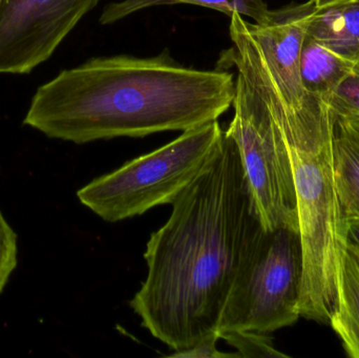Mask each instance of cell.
Returning a JSON list of instances; mask_svg holds the SVG:
<instances>
[{
  "mask_svg": "<svg viewBox=\"0 0 359 358\" xmlns=\"http://www.w3.org/2000/svg\"><path fill=\"white\" fill-rule=\"evenodd\" d=\"M233 74L149 58H93L38 88L23 123L76 144L184 130L219 119L236 94Z\"/></svg>",
  "mask_w": 359,
  "mask_h": 358,
  "instance_id": "7a4b0ae2",
  "label": "cell"
},
{
  "mask_svg": "<svg viewBox=\"0 0 359 358\" xmlns=\"http://www.w3.org/2000/svg\"><path fill=\"white\" fill-rule=\"evenodd\" d=\"M101 0H0V74H29L48 60Z\"/></svg>",
  "mask_w": 359,
  "mask_h": 358,
  "instance_id": "ba28073f",
  "label": "cell"
},
{
  "mask_svg": "<svg viewBox=\"0 0 359 358\" xmlns=\"http://www.w3.org/2000/svg\"><path fill=\"white\" fill-rule=\"evenodd\" d=\"M350 247H351V246H350ZM351 248H352V249H353V250H354V252H356V254H358V256H359V250L355 249V248H353V247H351Z\"/></svg>",
  "mask_w": 359,
  "mask_h": 358,
  "instance_id": "44dd1931",
  "label": "cell"
},
{
  "mask_svg": "<svg viewBox=\"0 0 359 358\" xmlns=\"http://www.w3.org/2000/svg\"><path fill=\"white\" fill-rule=\"evenodd\" d=\"M217 120L184 130L172 142L140 156L79 189L78 199L107 222L170 204L208 167L223 147Z\"/></svg>",
  "mask_w": 359,
  "mask_h": 358,
  "instance_id": "5b68a950",
  "label": "cell"
},
{
  "mask_svg": "<svg viewBox=\"0 0 359 358\" xmlns=\"http://www.w3.org/2000/svg\"><path fill=\"white\" fill-rule=\"evenodd\" d=\"M348 245L359 250V218L348 219Z\"/></svg>",
  "mask_w": 359,
  "mask_h": 358,
  "instance_id": "ac0fdd59",
  "label": "cell"
},
{
  "mask_svg": "<svg viewBox=\"0 0 359 358\" xmlns=\"http://www.w3.org/2000/svg\"><path fill=\"white\" fill-rule=\"evenodd\" d=\"M303 254L299 231L262 230L243 263L219 319L217 333H272L301 317Z\"/></svg>",
  "mask_w": 359,
  "mask_h": 358,
  "instance_id": "8992f818",
  "label": "cell"
},
{
  "mask_svg": "<svg viewBox=\"0 0 359 358\" xmlns=\"http://www.w3.org/2000/svg\"><path fill=\"white\" fill-rule=\"evenodd\" d=\"M240 357H288L273 346L267 333L255 331H226L219 334Z\"/></svg>",
  "mask_w": 359,
  "mask_h": 358,
  "instance_id": "5bb4252c",
  "label": "cell"
},
{
  "mask_svg": "<svg viewBox=\"0 0 359 358\" xmlns=\"http://www.w3.org/2000/svg\"><path fill=\"white\" fill-rule=\"evenodd\" d=\"M219 340V334H213L204 340H200L196 344L184 349V350L175 351L170 357L181 358H223V357H240L238 353H222L217 350V343Z\"/></svg>",
  "mask_w": 359,
  "mask_h": 358,
  "instance_id": "e0dca14e",
  "label": "cell"
},
{
  "mask_svg": "<svg viewBox=\"0 0 359 358\" xmlns=\"http://www.w3.org/2000/svg\"><path fill=\"white\" fill-rule=\"evenodd\" d=\"M335 182L346 219L359 218V142L337 118L333 138Z\"/></svg>",
  "mask_w": 359,
  "mask_h": 358,
  "instance_id": "4fadbf2b",
  "label": "cell"
},
{
  "mask_svg": "<svg viewBox=\"0 0 359 358\" xmlns=\"http://www.w3.org/2000/svg\"><path fill=\"white\" fill-rule=\"evenodd\" d=\"M147 242V280L130 305L174 351L217 333L230 290L263 230L238 147L226 136L208 167L177 198Z\"/></svg>",
  "mask_w": 359,
  "mask_h": 358,
  "instance_id": "6da1fadb",
  "label": "cell"
},
{
  "mask_svg": "<svg viewBox=\"0 0 359 358\" xmlns=\"http://www.w3.org/2000/svg\"><path fill=\"white\" fill-rule=\"evenodd\" d=\"M355 65L306 35L301 50V75L306 90L327 104Z\"/></svg>",
  "mask_w": 359,
  "mask_h": 358,
  "instance_id": "30bf717a",
  "label": "cell"
},
{
  "mask_svg": "<svg viewBox=\"0 0 359 358\" xmlns=\"http://www.w3.org/2000/svg\"><path fill=\"white\" fill-rule=\"evenodd\" d=\"M17 235L0 212V294L18 264Z\"/></svg>",
  "mask_w": 359,
  "mask_h": 358,
  "instance_id": "2e32d148",
  "label": "cell"
},
{
  "mask_svg": "<svg viewBox=\"0 0 359 358\" xmlns=\"http://www.w3.org/2000/svg\"><path fill=\"white\" fill-rule=\"evenodd\" d=\"M329 325L341 338L347 354L359 358V256L349 245L339 280L337 306Z\"/></svg>",
  "mask_w": 359,
  "mask_h": 358,
  "instance_id": "8fae6325",
  "label": "cell"
},
{
  "mask_svg": "<svg viewBox=\"0 0 359 358\" xmlns=\"http://www.w3.org/2000/svg\"><path fill=\"white\" fill-rule=\"evenodd\" d=\"M233 119L225 135L238 147L253 209L265 231H299L290 158L266 103L238 74Z\"/></svg>",
  "mask_w": 359,
  "mask_h": 358,
  "instance_id": "52a82bcc",
  "label": "cell"
},
{
  "mask_svg": "<svg viewBox=\"0 0 359 358\" xmlns=\"http://www.w3.org/2000/svg\"><path fill=\"white\" fill-rule=\"evenodd\" d=\"M318 8L332 6V4H341V2L351 1V0H316Z\"/></svg>",
  "mask_w": 359,
  "mask_h": 358,
  "instance_id": "ffe728a7",
  "label": "cell"
},
{
  "mask_svg": "<svg viewBox=\"0 0 359 358\" xmlns=\"http://www.w3.org/2000/svg\"><path fill=\"white\" fill-rule=\"evenodd\" d=\"M334 117L359 118V71L350 74L327 101Z\"/></svg>",
  "mask_w": 359,
  "mask_h": 358,
  "instance_id": "9a60e30c",
  "label": "cell"
},
{
  "mask_svg": "<svg viewBox=\"0 0 359 358\" xmlns=\"http://www.w3.org/2000/svg\"><path fill=\"white\" fill-rule=\"evenodd\" d=\"M337 119L344 124V126H345V128L351 132L352 136H353L359 142V118L348 117L337 118Z\"/></svg>",
  "mask_w": 359,
  "mask_h": 358,
  "instance_id": "d6986e66",
  "label": "cell"
},
{
  "mask_svg": "<svg viewBox=\"0 0 359 358\" xmlns=\"http://www.w3.org/2000/svg\"><path fill=\"white\" fill-rule=\"evenodd\" d=\"M306 35L359 69V0L318 8Z\"/></svg>",
  "mask_w": 359,
  "mask_h": 358,
  "instance_id": "9c48e42d",
  "label": "cell"
},
{
  "mask_svg": "<svg viewBox=\"0 0 359 358\" xmlns=\"http://www.w3.org/2000/svg\"><path fill=\"white\" fill-rule=\"evenodd\" d=\"M316 0L270 11L267 21L250 22L238 13L230 17L232 63L263 99L278 128L299 125L330 115L328 105L306 90L301 50Z\"/></svg>",
  "mask_w": 359,
  "mask_h": 358,
  "instance_id": "277c9868",
  "label": "cell"
},
{
  "mask_svg": "<svg viewBox=\"0 0 359 358\" xmlns=\"http://www.w3.org/2000/svg\"><path fill=\"white\" fill-rule=\"evenodd\" d=\"M355 71H359V69H355Z\"/></svg>",
  "mask_w": 359,
  "mask_h": 358,
  "instance_id": "7402d4cb",
  "label": "cell"
},
{
  "mask_svg": "<svg viewBox=\"0 0 359 358\" xmlns=\"http://www.w3.org/2000/svg\"><path fill=\"white\" fill-rule=\"evenodd\" d=\"M337 117L280 130L292 168L303 254L302 317L329 324L348 249V224L335 182Z\"/></svg>",
  "mask_w": 359,
  "mask_h": 358,
  "instance_id": "3957f363",
  "label": "cell"
},
{
  "mask_svg": "<svg viewBox=\"0 0 359 358\" xmlns=\"http://www.w3.org/2000/svg\"><path fill=\"white\" fill-rule=\"evenodd\" d=\"M192 4L210 10L219 11L231 17L234 13L248 17L255 23L267 21L270 11L265 0H120L105 6L100 15L101 25H109L118 22L139 11L154 6Z\"/></svg>",
  "mask_w": 359,
  "mask_h": 358,
  "instance_id": "7c38bea8",
  "label": "cell"
}]
</instances>
